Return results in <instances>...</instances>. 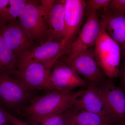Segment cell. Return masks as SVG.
Instances as JSON below:
<instances>
[{"label":"cell","instance_id":"cell-6","mask_svg":"<svg viewBox=\"0 0 125 125\" xmlns=\"http://www.w3.org/2000/svg\"><path fill=\"white\" fill-rule=\"evenodd\" d=\"M19 18L21 26L31 40L40 45L47 41L48 26L37 1H27Z\"/></svg>","mask_w":125,"mask_h":125},{"label":"cell","instance_id":"cell-18","mask_svg":"<svg viewBox=\"0 0 125 125\" xmlns=\"http://www.w3.org/2000/svg\"><path fill=\"white\" fill-rule=\"evenodd\" d=\"M71 125H109L100 116L80 109L74 117Z\"/></svg>","mask_w":125,"mask_h":125},{"label":"cell","instance_id":"cell-10","mask_svg":"<svg viewBox=\"0 0 125 125\" xmlns=\"http://www.w3.org/2000/svg\"><path fill=\"white\" fill-rule=\"evenodd\" d=\"M97 87L116 125L125 124V92L108 78Z\"/></svg>","mask_w":125,"mask_h":125},{"label":"cell","instance_id":"cell-13","mask_svg":"<svg viewBox=\"0 0 125 125\" xmlns=\"http://www.w3.org/2000/svg\"><path fill=\"white\" fill-rule=\"evenodd\" d=\"M68 50L62 42L47 41L35 47L18 62L34 61L55 64L62 56L67 54Z\"/></svg>","mask_w":125,"mask_h":125},{"label":"cell","instance_id":"cell-27","mask_svg":"<svg viewBox=\"0 0 125 125\" xmlns=\"http://www.w3.org/2000/svg\"><path fill=\"white\" fill-rule=\"evenodd\" d=\"M125 125V124H123V125Z\"/></svg>","mask_w":125,"mask_h":125},{"label":"cell","instance_id":"cell-9","mask_svg":"<svg viewBox=\"0 0 125 125\" xmlns=\"http://www.w3.org/2000/svg\"><path fill=\"white\" fill-rule=\"evenodd\" d=\"M2 36L6 44L18 60L31 51L36 46L16 20L4 23L2 29Z\"/></svg>","mask_w":125,"mask_h":125},{"label":"cell","instance_id":"cell-17","mask_svg":"<svg viewBox=\"0 0 125 125\" xmlns=\"http://www.w3.org/2000/svg\"><path fill=\"white\" fill-rule=\"evenodd\" d=\"M80 109L74 105L65 111L47 117L34 125H71L74 117Z\"/></svg>","mask_w":125,"mask_h":125},{"label":"cell","instance_id":"cell-24","mask_svg":"<svg viewBox=\"0 0 125 125\" xmlns=\"http://www.w3.org/2000/svg\"><path fill=\"white\" fill-rule=\"evenodd\" d=\"M5 114L12 125H30L18 117L9 113L4 109Z\"/></svg>","mask_w":125,"mask_h":125},{"label":"cell","instance_id":"cell-23","mask_svg":"<svg viewBox=\"0 0 125 125\" xmlns=\"http://www.w3.org/2000/svg\"><path fill=\"white\" fill-rule=\"evenodd\" d=\"M9 0H0V22H5V18Z\"/></svg>","mask_w":125,"mask_h":125},{"label":"cell","instance_id":"cell-2","mask_svg":"<svg viewBox=\"0 0 125 125\" xmlns=\"http://www.w3.org/2000/svg\"><path fill=\"white\" fill-rule=\"evenodd\" d=\"M94 52L99 65L107 77L113 79L117 77L122 56L120 47L102 27Z\"/></svg>","mask_w":125,"mask_h":125},{"label":"cell","instance_id":"cell-1","mask_svg":"<svg viewBox=\"0 0 125 125\" xmlns=\"http://www.w3.org/2000/svg\"><path fill=\"white\" fill-rule=\"evenodd\" d=\"M84 90L67 92H48L34 99L22 110L23 115L28 118L32 125H36L47 117L73 107L76 99Z\"/></svg>","mask_w":125,"mask_h":125},{"label":"cell","instance_id":"cell-20","mask_svg":"<svg viewBox=\"0 0 125 125\" xmlns=\"http://www.w3.org/2000/svg\"><path fill=\"white\" fill-rule=\"evenodd\" d=\"M111 0H89L86 1L87 5L89 7L90 12L98 10L103 11L107 8Z\"/></svg>","mask_w":125,"mask_h":125},{"label":"cell","instance_id":"cell-8","mask_svg":"<svg viewBox=\"0 0 125 125\" xmlns=\"http://www.w3.org/2000/svg\"><path fill=\"white\" fill-rule=\"evenodd\" d=\"M92 48L81 52L69 61H66L89 83L99 86L107 76L99 65L94 55V48Z\"/></svg>","mask_w":125,"mask_h":125},{"label":"cell","instance_id":"cell-25","mask_svg":"<svg viewBox=\"0 0 125 125\" xmlns=\"http://www.w3.org/2000/svg\"><path fill=\"white\" fill-rule=\"evenodd\" d=\"M0 125H12L5 114L4 109L0 106Z\"/></svg>","mask_w":125,"mask_h":125},{"label":"cell","instance_id":"cell-3","mask_svg":"<svg viewBox=\"0 0 125 125\" xmlns=\"http://www.w3.org/2000/svg\"><path fill=\"white\" fill-rule=\"evenodd\" d=\"M9 74L0 73V103L9 109L19 111L33 100V91Z\"/></svg>","mask_w":125,"mask_h":125},{"label":"cell","instance_id":"cell-7","mask_svg":"<svg viewBox=\"0 0 125 125\" xmlns=\"http://www.w3.org/2000/svg\"><path fill=\"white\" fill-rule=\"evenodd\" d=\"M101 28L100 17L97 12H90L85 24L70 46L66 61H69L82 52L94 46Z\"/></svg>","mask_w":125,"mask_h":125},{"label":"cell","instance_id":"cell-19","mask_svg":"<svg viewBox=\"0 0 125 125\" xmlns=\"http://www.w3.org/2000/svg\"><path fill=\"white\" fill-rule=\"evenodd\" d=\"M26 0H9L5 21L16 20L22 13L27 2Z\"/></svg>","mask_w":125,"mask_h":125},{"label":"cell","instance_id":"cell-16","mask_svg":"<svg viewBox=\"0 0 125 125\" xmlns=\"http://www.w3.org/2000/svg\"><path fill=\"white\" fill-rule=\"evenodd\" d=\"M5 22H0V73L11 75L16 68L18 60L2 36V29Z\"/></svg>","mask_w":125,"mask_h":125},{"label":"cell","instance_id":"cell-14","mask_svg":"<svg viewBox=\"0 0 125 125\" xmlns=\"http://www.w3.org/2000/svg\"><path fill=\"white\" fill-rule=\"evenodd\" d=\"M101 26L119 45L121 55H125V15L116 13L107 9L102 11L100 17Z\"/></svg>","mask_w":125,"mask_h":125},{"label":"cell","instance_id":"cell-22","mask_svg":"<svg viewBox=\"0 0 125 125\" xmlns=\"http://www.w3.org/2000/svg\"><path fill=\"white\" fill-rule=\"evenodd\" d=\"M54 1L52 0H42L40 1V9L43 18L47 25L49 14L51 10Z\"/></svg>","mask_w":125,"mask_h":125},{"label":"cell","instance_id":"cell-15","mask_svg":"<svg viewBox=\"0 0 125 125\" xmlns=\"http://www.w3.org/2000/svg\"><path fill=\"white\" fill-rule=\"evenodd\" d=\"M65 1H54L48 18L47 41L63 42L65 35Z\"/></svg>","mask_w":125,"mask_h":125},{"label":"cell","instance_id":"cell-5","mask_svg":"<svg viewBox=\"0 0 125 125\" xmlns=\"http://www.w3.org/2000/svg\"><path fill=\"white\" fill-rule=\"evenodd\" d=\"M54 64L34 61L18 62L11 75L29 89L45 90Z\"/></svg>","mask_w":125,"mask_h":125},{"label":"cell","instance_id":"cell-11","mask_svg":"<svg viewBox=\"0 0 125 125\" xmlns=\"http://www.w3.org/2000/svg\"><path fill=\"white\" fill-rule=\"evenodd\" d=\"M75 105L80 109L97 114L109 125H116L97 86L89 83L83 94L76 99Z\"/></svg>","mask_w":125,"mask_h":125},{"label":"cell","instance_id":"cell-26","mask_svg":"<svg viewBox=\"0 0 125 125\" xmlns=\"http://www.w3.org/2000/svg\"><path fill=\"white\" fill-rule=\"evenodd\" d=\"M125 58V62H124V66L122 73L121 80L122 83L123 84V87L125 89V55L123 56Z\"/></svg>","mask_w":125,"mask_h":125},{"label":"cell","instance_id":"cell-21","mask_svg":"<svg viewBox=\"0 0 125 125\" xmlns=\"http://www.w3.org/2000/svg\"><path fill=\"white\" fill-rule=\"evenodd\" d=\"M107 9L113 13L125 15V0H111Z\"/></svg>","mask_w":125,"mask_h":125},{"label":"cell","instance_id":"cell-4","mask_svg":"<svg viewBox=\"0 0 125 125\" xmlns=\"http://www.w3.org/2000/svg\"><path fill=\"white\" fill-rule=\"evenodd\" d=\"M89 83L81 77L65 60L59 59L52 67L45 87L48 92H72L79 87H88Z\"/></svg>","mask_w":125,"mask_h":125},{"label":"cell","instance_id":"cell-12","mask_svg":"<svg viewBox=\"0 0 125 125\" xmlns=\"http://www.w3.org/2000/svg\"><path fill=\"white\" fill-rule=\"evenodd\" d=\"M86 7V0H65V35L63 42L69 49L80 31Z\"/></svg>","mask_w":125,"mask_h":125}]
</instances>
